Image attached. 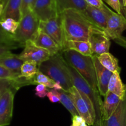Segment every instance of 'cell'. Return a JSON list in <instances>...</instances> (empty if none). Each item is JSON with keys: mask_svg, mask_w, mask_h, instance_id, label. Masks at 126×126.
<instances>
[{"mask_svg": "<svg viewBox=\"0 0 126 126\" xmlns=\"http://www.w3.org/2000/svg\"><path fill=\"white\" fill-rule=\"evenodd\" d=\"M59 14L66 9H74L84 11L88 4L85 0H55Z\"/></svg>", "mask_w": 126, "mask_h": 126, "instance_id": "cell-22", "label": "cell"}, {"mask_svg": "<svg viewBox=\"0 0 126 126\" xmlns=\"http://www.w3.org/2000/svg\"><path fill=\"white\" fill-rule=\"evenodd\" d=\"M67 68L71 75L73 86H75L79 91L84 93L92 101L95 111L96 119L95 123L96 124V126H99L102 122L103 103L100 97V94L98 91L93 90L79 73L68 63Z\"/></svg>", "mask_w": 126, "mask_h": 126, "instance_id": "cell-4", "label": "cell"}, {"mask_svg": "<svg viewBox=\"0 0 126 126\" xmlns=\"http://www.w3.org/2000/svg\"><path fill=\"white\" fill-rule=\"evenodd\" d=\"M110 40L105 32L92 33L90 36L89 42L91 45L94 54L99 56L109 52L111 46Z\"/></svg>", "mask_w": 126, "mask_h": 126, "instance_id": "cell-14", "label": "cell"}, {"mask_svg": "<svg viewBox=\"0 0 126 126\" xmlns=\"http://www.w3.org/2000/svg\"><path fill=\"white\" fill-rule=\"evenodd\" d=\"M108 91L113 93L123 100L126 96V84L122 82L120 73L114 72L111 77L108 84Z\"/></svg>", "mask_w": 126, "mask_h": 126, "instance_id": "cell-21", "label": "cell"}, {"mask_svg": "<svg viewBox=\"0 0 126 126\" xmlns=\"http://www.w3.org/2000/svg\"><path fill=\"white\" fill-rule=\"evenodd\" d=\"M16 91V89L10 88L0 96V126H7L11 123L13 114L15 92Z\"/></svg>", "mask_w": 126, "mask_h": 126, "instance_id": "cell-9", "label": "cell"}, {"mask_svg": "<svg viewBox=\"0 0 126 126\" xmlns=\"http://www.w3.org/2000/svg\"><path fill=\"white\" fill-rule=\"evenodd\" d=\"M0 44L10 47L12 49H17L20 46L15 41L13 35L7 33L4 30L0 25Z\"/></svg>", "mask_w": 126, "mask_h": 126, "instance_id": "cell-27", "label": "cell"}, {"mask_svg": "<svg viewBox=\"0 0 126 126\" xmlns=\"http://www.w3.org/2000/svg\"><path fill=\"white\" fill-rule=\"evenodd\" d=\"M0 1H1V2H2V4L4 5V6H5V5H6V2H7V0H0Z\"/></svg>", "mask_w": 126, "mask_h": 126, "instance_id": "cell-40", "label": "cell"}, {"mask_svg": "<svg viewBox=\"0 0 126 126\" xmlns=\"http://www.w3.org/2000/svg\"><path fill=\"white\" fill-rule=\"evenodd\" d=\"M38 68L39 71L59 83L66 92H68L69 89L73 86L67 63L61 52L51 56L49 59L43 62Z\"/></svg>", "mask_w": 126, "mask_h": 126, "instance_id": "cell-2", "label": "cell"}, {"mask_svg": "<svg viewBox=\"0 0 126 126\" xmlns=\"http://www.w3.org/2000/svg\"><path fill=\"white\" fill-rule=\"evenodd\" d=\"M33 12L40 21H48L60 14L55 0H36Z\"/></svg>", "mask_w": 126, "mask_h": 126, "instance_id": "cell-10", "label": "cell"}, {"mask_svg": "<svg viewBox=\"0 0 126 126\" xmlns=\"http://www.w3.org/2000/svg\"><path fill=\"white\" fill-rule=\"evenodd\" d=\"M92 59L95 70L98 91L101 96H105L107 91H108V84L110 80L113 73L106 69L100 64L97 55L94 54L92 56Z\"/></svg>", "mask_w": 126, "mask_h": 126, "instance_id": "cell-12", "label": "cell"}, {"mask_svg": "<svg viewBox=\"0 0 126 126\" xmlns=\"http://www.w3.org/2000/svg\"><path fill=\"white\" fill-rule=\"evenodd\" d=\"M22 0H7L4 6L1 18H12L20 22L22 18L21 14Z\"/></svg>", "mask_w": 126, "mask_h": 126, "instance_id": "cell-18", "label": "cell"}, {"mask_svg": "<svg viewBox=\"0 0 126 126\" xmlns=\"http://www.w3.org/2000/svg\"><path fill=\"white\" fill-rule=\"evenodd\" d=\"M66 49L75 50L82 55L87 56H92L94 55L91 45L89 41L67 40L65 43L64 50Z\"/></svg>", "mask_w": 126, "mask_h": 126, "instance_id": "cell-20", "label": "cell"}, {"mask_svg": "<svg viewBox=\"0 0 126 126\" xmlns=\"http://www.w3.org/2000/svg\"><path fill=\"white\" fill-rule=\"evenodd\" d=\"M36 0H22L21 14L22 17L30 11H33L34 5Z\"/></svg>", "mask_w": 126, "mask_h": 126, "instance_id": "cell-31", "label": "cell"}, {"mask_svg": "<svg viewBox=\"0 0 126 126\" xmlns=\"http://www.w3.org/2000/svg\"><path fill=\"white\" fill-rule=\"evenodd\" d=\"M66 40L89 41L92 33L105 32L97 27L82 12L74 9L60 13Z\"/></svg>", "mask_w": 126, "mask_h": 126, "instance_id": "cell-1", "label": "cell"}, {"mask_svg": "<svg viewBox=\"0 0 126 126\" xmlns=\"http://www.w3.org/2000/svg\"><path fill=\"white\" fill-rule=\"evenodd\" d=\"M100 126H126V93L111 116Z\"/></svg>", "mask_w": 126, "mask_h": 126, "instance_id": "cell-16", "label": "cell"}, {"mask_svg": "<svg viewBox=\"0 0 126 126\" xmlns=\"http://www.w3.org/2000/svg\"><path fill=\"white\" fill-rule=\"evenodd\" d=\"M47 96L52 103H57L60 101L59 91L55 89L52 88V90H49L47 94Z\"/></svg>", "mask_w": 126, "mask_h": 126, "instance_id": "cell-34", "label": "cell"}, {"mask_svg": "<svg viewBox=\"0 0 126 126\" xmlns=\"http://www.w3.org/2000/svg\"><path fill=\"white\" fill-rule=\"evenodd\" d=\"M126 30V17L123 15L112 11L107 22L105 30L107 36L118 44L126 48V38L123 36V32Z\"/></svg>", "mask_w": 126, "mask_h": 126, "instance_id": "cell-6", "label": "cell"}, {"mask_svg": "<svg viewBox=\"0 0 126 126\" xmlns=\"http://www.w3.org/2000/svg\"><path fill=\"white\" fill-rule=\"evenodd\" d=\"M119 2H120L121 7L122 14L126 19V7L125 6V4H124V0H119Z\"/></svg>", "mask_w": 126, "mask_h": 126, "instance_id": "cell-38", "label": "cell"}, {"mask_svg": "<svg viewBox=\"0 0 126 126\" xmlns=\"http://www.w3.org/2000/svg\"><path fill=\"white\" fill-rule=\"evenodd\" d=\"M124 4H125V6L126 7V0H124Z\"/></svg>", "mask_w": 126, "mask_h": 126, "instance_id": "cell-41", "label": "cell"}, {"mask_svg": "<svg viewBox=\"0 0 126 126\" xmlns=\"http://www.w3.org/2000/svg\"><path fill=\"white\" fill-rule=\"evenodd\" d=\"M103 1L108 4L112 9L114 10L116 12L119 14H122L121 7L119 0H103Z\"/></svg>", "mask_w": 126, "mask_h": 126, "instance_id": "cell-33", "label": "cell"}, {"mask_svg": "<svg viewBox=\"0 0 126 126\" xmlns=\"http://www.w3.org/2000/svg\"><path fill=\"white\" fill-rule=\"evenodd\" d=\"M39 21L33 11L22 16L17 31L13 35L15 41L20 47H24L25 42L32 38L39 28Z\"/></svg>", "mask_w": 126, "mask_h": 126, "instance_id": "cell-5", "label": "cell"}, {"mask_svg": "<svg viewBox=\"0 0 126 126\" xmlns=\"http://www.w3.org/2000/svg\"><path fill=\"white\" fill-rule=\"evenodd\" d=\"M68 93L71 96L79 115L86 121L87 125L94 126L95 120L92 117L87 105L81 96L79 91L75 86H73L69 89Z\"/></svg>", "mask_w": 126, "mask_h": 126, "instance_id": "cell-13", "label": "cell"}, {"mask_svg": "<svg viewBox=\"0 0 126 126\" xmlns=\"http://www.w3.org/2000/svg\"><path fill=\"white\" fill-rule=\"evenodd\" d=\"M23 48L22 53L18 54V57L24 62H33L38 66L52 56L49 51L37 46L32 40H27Z\"/></svg>", "mask_w": 126, "mask_h": 126, "instance_id": "cell-8", "label": "cell"}, {"mask_svg": "<svg viewBox=\"0 0 126 126\" xmlns=\"http://www.w3.org/2000/svg\"><path fill=\"white\" fill-rule=\"evenodd\" d=\"M0 79H6L14 81L18 83L20 87L30 85L29 82L24 78L21 77L20 74H16L1 65H0Z\"/></svg>", "mask_w": 126, "mask_h": 126, "instance_id": "cell-25", "label": "cell"}, {"mask_svg": "<svg viewBox=\"0 0 126 126\" xmlns=\"http://www.w3.org/2000/svg\"><path fill=\"white\" fill-rule=\"evenodd\" d=\"M19 22L12 18H1L0 17V25L4 30L10 34L14 35L17 31Z\"/></svg>", "mask_w": 126, "mask_h": 126, "instance_id": "cell-28", "label": "cell"}, {"mask_svg": "<svg viewBox=\"0 0 126 126\" xmlns=\"http://www.w3.org/2000/svg\"><path fill=\"white\" fill-rule=\"evenodd\" d=\"M85 1L88 5L97 8H103L105 5L103 0H85Z\"/></svg>", "mask_w": 126, "mask_h": 126, "instance_id": "cell-36", "label": "cell"}, {"mask_svg": "<svg viewBox=\"0 0 126 126\" xmlns=\"http://www.w3.org/2000/svg\"><path fill=\"white\" fill-rule=\"evenodd\" d=\"M24 61L18 57V54H13L12 53L7 55L0 56V65L20 75L21 67Z\"/></svg>", "mask_w": 126, "mask_h": 126, "instance_id": "cell-19", "label": "cell"}, {"mask_svg": "<svg viewBox=\"0 0 126 126\" xmlns=\"http://www.w3.org/2000/svg\"><path fill=\"white\" fill-rule=\"evenodd\" d=\"M55 83H56V82L54 81L53 79H52L49 76L45 75L40 71L37 73V74L33 79V82H32L33 85L42 84V85H45L46 87L52 89L54 88Z\"/></svg>", "mask_w": 126, "mask_h": 126, "instance_id": "cell-29", "label": "cell"}, {"mask_svg": "<svg viewBox=\"0 0 126 126\" xmlns=\"http://www.w3.org/2000/svg\"><path fill=\"white\" fill-rule=\"evenodd\" d=\"M112 11H113L105 4L102 9L97 8L88 5L82 12L94 24L105 32L108 19Z\"/></svg>", "mask_w": 126, "mask_h": 126, "instance_id": "cell-11", "label": "cell"}, {"mask_svg": "<svg viewBox=\"0 0 126 126\" xmlns=\"http://www.w3.org/2000/svg\"><path fill=\"white\" fill-rule=\"evenodd\" d=\"M61 53L65 60L79 73L91 88L98 91L92 56L82 55L72 49H66Z\"/></svg>", "mask_w": 126, "mask_h": 126, "instance_id": "cell-3", "label": "cell"}, {"mask_svg": "<svg viewBox=\"0 0 126 126\" xmlns=\"http://www.w3.org/2000/svg\"><path fill=\"white\" fill-rule=\"evenodd\" d=\"M35 95L39 98H44L47 96L49 90L47 87L42 84H38L34 89Z\"/></svg>", "mask_w": 126, "mask_h": 126, "instance_id": "cell-32", "label": "cell"}, {"mask_svg": "<svg viewBox=\"0 0 126 126\" xmlns=\"http://www.w3.org/2000/svg\"><path fill=\"white\" fill-rule=\"evenodd\" d=\"M121 100V99L116 95L109 91H107V95L105 96L104 101L103 103V110H102L101 123L103 121L108 119L111 116L120 103Z\"/></svg>", "mask_w": 126, "mask_h": 126, "instance_id": "cell-17", "label": "cell"}, {"mask_svg": "<svg viewBox=\"0 0 126 126\" xmlns=\"http://www.w3.org/2000/svg\"><path fill=\"white\" fill-rule=\"evenodd\" d=\"M39 28L48 35L58 44L61 52L65 49L66 40L60 15L58 17L50 19L48 21H39Z\"/></svg>", "mask_w": 126, "mask_h": 126, "instance_id": "cell-7", "label": "cell"}, {"mask_svg": "<svg viewBox=\"0 0 126 126\" xmlns=\"http://www.w3.org/2000/svg\"><path fill=\"white\" fill-rule=\"evenodd\" d=\"M38 65L36 63L30 61H25L21 67L20 77L29 82L30 85H33V79L39 72Z\"/></svg>", "mask_w": 126, "mask_h": 126, "instance_id": "cell-24", "label": "cell"}, {"mask_svg": "<svg viewBox=\"0 0 126 126\" xmlns=\"http://www.w3.org/2000/svg\"><path fill=\"white\" fill-rule=\"evenodd\" d=\"M11 49H12L10 47L0 44V56L7 55V54H9L12 53Z\"/></svg>", "mask_w": 126, "mask_h": 126, "instance_id": "cell-37", "label": "cell"}, {"mask_svg": "<svg viewBox=\"0 0 126 126\" xmlns=\"http://www.w3.org/2000/svg\"><path fill=\"white\" fill-rule=\"evenodd\" d=\"M72 123L71 126H88L86 121L79 115L72 116Z\"/></svg>", "mask_w": 126, "mask_h": 126, "instance_id": "cell-35", "label": "cell"}, {"mask_svg": "<svg viewBox=\"0 0 126 126\" xmlns=\"http://www.w3.org/2000/svg\"><path fill=\"white\" fill-rule=\"evenodd\" d=\"M30 40H32L37 46L49 51L52 56L61 52L58 44L39 28H38Z\"/></svg>", "mask_w": 126, "mask_h": 126, "instance_id": "cell-15", "label": "cell"}, {"mask_svg": "<svg viewBox=\"0 0 126 126\" xmlns=\"http://www.w3.org/2000/svg\"><path fill=\"white\" fill-rule=\"evenodd\" d=\"M98 59L100 64L108 70L113 73H120L121 67L118 59L109 52L98 56Z\"/></svg>", "mask_w": 126, "mask_h": 126, "instance_id": "cell-23", "label": "cell"}, {"mask_svg": "<svg viewBox=\"0 0 126 126\" xmlns=\"http://www.w3.org/2000/svg\"><path fill=\"white\" fill-rule=\"evenodd\" d=\"M4 5L2 4V2H1V1H0V16L2 15V12H3V11H4Z\"/></svg>", "mask_w": 126, "mask_h": 126, "instance_id": "cell-39", "label": "cell"}, {"mask_svg": "<svg viewBox=\"0 0 126 126\" xmlns=\"http://www.w3.org/2000/svg\"><path fill=\"white\" fill-rule=\"evenodd\" d=\"M59 91L60 95V102L70 112L71 116H74L76 115H79L78 112L76 110L73 101L69 93L68 94V92H66L64 90H60Z\"/></svg>", "mask_w": 126, "mask_h": 126, "instance_id": "cell-26", "label": "cell"}, {"mask_svg": "<svg viewBox=\"0 0 126 126\" xmlns=\"http://www.w3.org/2000/svg\"><path fill=\"white\" fill-rule=\"evenodd\" d=\"M10 88L18 90L20 86L18 83L12 80H6V79H0V96L7 89Z\"/></svg>", "mask_w": 126, "mask_h": 126, "instance_id": "cell-30", "label": "cell"}]
</instances>
